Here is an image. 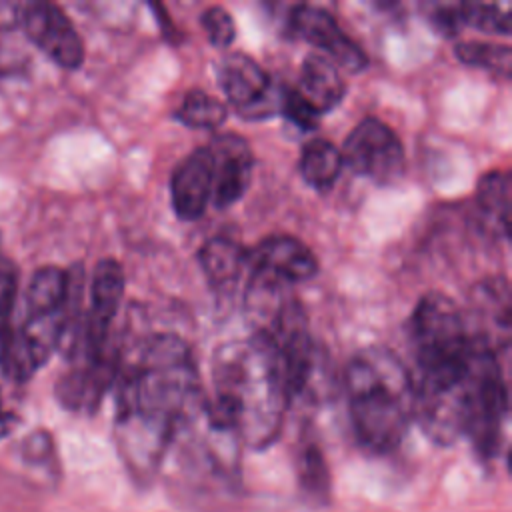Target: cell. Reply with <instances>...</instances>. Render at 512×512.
I'll list each match as a JSON object with an SVG mask.
<instances>
[{
	"label": "cell",
	"instance_id": "484cf974",
	"mask_svg": "<svg viewBox=\"0 0 512 512\" xmlns=\"http://www.w3.org/2000/svg\"><path fill=\"white\" fill-rule=\"evenodd\" d=\"M22 460L30 466L52 470L54 468V444H52L50 434H46L44 430L32 432L22 442Z\"/></svg>",
	"mask_w": 512,
	"mask_h": 512
},
{
	"label": "cell",
	"instance_id": "3957f363",
	"mask_svg": "<svg viewBox=\"0 0 512 512\" xmlns=\"http://www.w3.org/2000/svg\"><path fill=\"white\" fill-rule=\"evenodd\" d=\"M356 438L372 452L394 450L414 420V376L386 346L358 350L344 372Z\"/></svg>",
	"mask_w": 512,
	"mask_h": 512
},
{
	"label": "cell",
	"instance_id": "d4e9b609",
	"mask_svg": "<svg viewBox=\"0 0 512 512\" xmlns=\"http://www.w3.org/2000/svg\"><path fill=\"white\" fill-rule=\"evenodd\" d=\"M200 24L216 48H228L236 38V24L232 14L222 6H210L202 12Z\"/></svg>",
	"mask_w": 512,
	"mask_h": 512
},
{
	"label": "cell",
	"instance_id": "ffe728a7",
	"mask_svg": "<svg viewBox=\"0 0 512 512\" xmlns=\"http://www.w3.org/2000/svg\"><path fill=\"white\" fill-rule=\"evenodd\" d=\"M296 474L304 494L320 504L330 500V470L322 448L312 438H302L296 454Z\"/></svg>",
	"mask_w": 512,
	"mask_h": 512
},
{
	"label": "cell",
	"instance_id": "4316f807",
	"mask_svg": "<svg viewBox=\"0 0 512 512\" xmlns=\"http://www.w3.org/2000/svg\"><path fill=\"white\" fill-rule=\"evenodd\" d=\"M426 18L434 26V30H438L444 36H456L458 30L462 28L460 20H458L456 4H446V2L428 4L426 6Z\"/></svg>",
	"mask_w": 512,
	"mask_h": 512
},
{
	"label": "cell",
	"instance_id": "277c9868",
	"mask_svg": "<svg viewBox=\"0 0 512 512\" xmlns=\"http://www.w3.org/2000/svg\"><path fill=\"white\" fill-rule=\"evenodd\" d=\"M410 344L418 370L466 354L472 340L458 304L442 292L424 294L410 316Z\"/></svg>",
	"mask_w": 512,
	"mask_h": 512
},
{
	"label": "cell",
	"instance_id": "f546056e",
	"mask_svg": "<svg viewBox=\"0 0 512 512\" xmlns=\"http://www.w3.org/2000/svg\"><path fill=\"white\" fill-rule=\"evenodd\" d=\"M8 422H10V414L6 412L4 404H2V392H0V426L8 428Z\"/></svg>",
	"mask_w": 512,
	"mask_h": 512
},
{
	"label": "cell",
	"instance_id": "8fae6325",
	"mask_svg": "<svg viewBox=\"0 0 512 512\" xmlns=\"http://www.w3.org/2000/svg\"><path fill=\"white\" fill-rule=\"evenodd\" d=\"M288 26L292 34L318 48L338 70L358 74L368 66V56L336 22V18L314 4H296L290 8Z\"/></svg>",
	"mask_w": 512,
	"mask_h": 512
},
{
	"label": "cell",
	"instance_id": "d6986e66",
	"mask_svg": "<svg viewBox=\"0 0 512 512\" xmlns=\"http://www.w3.org/2000/svg\"><path fill=\"white\" fill-rule=\"evenodd\" d=\"M342 166V154L330 140L314 138L302 146L300 174L316 192H328L336 184Z\"/></svg>",
	"mask_w": 512,
	"mask_h": 512
},
{
	"label": "cell",
	"instance_id": "6da1fadb",
	"mask_svg": "<svg viewBox=\"0 0 512 512\" xmlns=\"http://www.w3.org/2000/svg\"><path fill=\"white\" fill-rule=\"evenodd\" d=\"M118 442L130 470L152 476L204 400L192 348L176 334L144 338L116 380Z\"/></svg>",
	"mask_w": 512,
	"mask_h": 512
},
{
	"label": "cell",
	"instance_id": "83f0119b",
	"mask_svg": "<svg viewBox=\"0 0 512 512\" xmlns=\"http://www.w3.org/2000/svg\"><path fill=\"white\" fill-rule=\"evenodd\" d=\"M16 290H18L16 272L10 268L6 260H0V314L12 300H16Z\"/></svg>",
	"mask_w": 512,
	"mask_h": 512
},
{
	"label": "cell",
	"instance_id": "30bf717a",
	"mask_svg": "<svg viewBox=\"0 0 512 512\" xmlns=\"http://www.w3.org/2000/svg\"><path fill=\"white\" fill-rule=\"evenodd\" d=\"M124 286L126 278L120 262L114 258H102L92 274L90 310L82 324L80 344L72 356L74 360L96 356L108 346L112 340L110 328L124 298Z\"/></svg>",
	"mask_w": 512,
	"mask_h": 512
},
{
	"label": "cell",
	"instance_id": "2e32d148",
	"mask_svg": "<svg viewBox=\"0 0 512 512\" xmlns=\"http://www.w3.org/2000/svg\"><path fill=\"white\" fill-rule=\"evenodd\" d=\"M198 264L212 290L230 294L246 268V250L232 238L214 236L198 250Z\"/></svg>",
	"mask_w": 512,
	"mask_h": 512
},
{
	"label": "cell",
	"instance_id": "7a4b0ae2",
	"mask_svg": "<svg viewBox=\"0 0 512 512\" xmlns=\"http://www.w3.org/2000/svg\"><path fill=\"white\" fill-rule=\"evenodd\" d=\"M290 406L276 346L262 332L232 340L214 352L212 396L200 406L202 418L232 434L240 444H272Z\"/></svg>",
	"mask_w": 512,
	"mask_h": 512
},
{
	"label": "cell",
	"instance_id": "603a6c76",
	"mask_svg": "<svg viewBox=\"0 0 512 512\" xmlns=\"http://www.w3.org/2000/svg\"><path fill=\"white\" fill-rule=\"evenodd\" d=\"M456 8L460 26L502 36H510L512 32V14L508 8L490 2H458Z\"/></svg>",
	"mask_w": 512,
	"mask_h": 512
},
{
	"label": "cell",
	"instance_id": "4fadbf2b",
	"mask_svg": "<svg viewBox=\"0 0 512 512\" xmlns=\"http://www.w3.org/2000/svg\"><path fill=\"white\" fill-rule=\"evenodd\" d=\"M212 154V196L218 210L236 204L248 190L254 174V154L240 134L222 132L206 144Z\"/></svg>",
	"mask_w": 512,
	"mask_h": 512
},
{
	"label": "cell",
	"instance_id": "8992f818",
	"mask_svg": "<svg viewBox=\"0 0 512 512\" xmlns=\"http://www.w3.org/2000/svg\"><path fill=\"white\" fill-rule=\"evenodd\" d=\"M508 416V388L500 360L488 358L478 376L464 436L470 438L482 460H492L500 452L502 432Z\"/></svg>",
	"mask_w": 512,
	"mask_h": 512
},
{
	"label": "cell",
	"instance_id": "cb8c5ba5",
	"mask_svg": "<svg viewBox=\"0 0 512 512\" xmlns=\"http://www.w3.org/2000/svg\"><path fill=\"white\" fill-rule=\"evenodd\" d=\"M278 112L298 130H314L320 122V112L296 90V86H282L278 98Z\"/></svg>",
	"mask_w": 512,
	"mask_h": 512
},
{
	"label": "cell",
	"instance_id": "7c38bea8",
	"mask_svg": "<svg viewBox=\"0 0 512 512\" xmlns=\"http://www.w3.org/2000/svg\"><path fill=\"white\" fill-rule=\"evenodd\" d=\"M28 38L58 66L76 70L84 62V42L64 10L52 2H28L22 8Z\"/></svg>",
	"mask_w": 512,
	"mask_h": 512
},
{
	"label": "cell",
	"instance_id": "7402d4cb",
	"mask_svg": "<svg viewBox=\"0 0 512 512\" xmlns=\"http://www.w3.org/2000/svg\"><path fill=\"white\" fill-rule=\"evenodd\" d=\"M174 116L188 128H218L228 118V108L208 92L194 88L184 96Z\"/></svg>",
	"mask_w": 512,
	"mask_h": 512
},
{
	"label": "cell",
	"instance_id": "9c48e42d",
	"mask_svg": "<svg viewBox=\"0 0 512 512\" xmlns=\"http://www.w3.org/2000/svg\"><path fill=\"white\" fill-rule=\"evenodd\" d=\"M462 316L472 342L496 356L504 354L510 344L512 320V300L506 278L492 276L478 282L468 294V310H462Z\"/></svg>",
	"mask_w": 512,
	"mask_h": 512
},
{
	"label": "cell",
	"instance_id": "e0dca14e",
	"mask_svg": "<svg viewBox=\"0 0 512 512\" xmlns=\"http://www.w3.org/2000/svg\"><path fill=\"white\" fill-rule=\"evenodd\" d=\"M476 208L482 224L496 240L510 238V176L502 170L484 174L476 188Z\"/></svg>",
	"mask_w": 512,
	"mask_h": 512
},
{
	"label": "cell",
	"instance_id": "f1b7e54d",
	"mask_svg": "<svg viewBox=\"0 0 512 512\" xmlns=\"http://www.w3.org/2000/svg\"><path fill=\"white\" fill-rule=\"evenodd\" d=\"M24 4L0 2V28H14L22 20Z\"/></svg>",
	"mask_w": 512,
	"mask_h": 512
},
{
	"label": "cell",
	"instance_id": "52a82bcc",
	"mask_svg": "<svg viewBox=\"0 0 512 512\" xmlns=\"http://www.w3.org/2000/svg\"><path fill=\"white\" fill-rule=\"evenodd\" d=\"M218 84L242 118L260 120L278 112L280 88L268 72L244 52H226L216 66Z\"/></svg>",
	"mask_w": 512,
	"mask_h": 512
},
{
	"label": "cell",
	"instance_id": "9a60e30c",
	"mask_svg": "<svg viewBox=\"0 0 512 512\" xmlns=\"http://www.w3.org/2000/svg\"><path fill=\"white\" fill-rule=\"evenodd\" d=\"M296 90L320 112H328L338 106L346 94V82L336 68L320 52H310L300 66V82Z\"/></svg>",
	"mask_w": 512,
	"mask_h": 512
},
{
	"label": "cell",
	"instance_id": "5bb4252c",
	"mask_svg": "<svg viewBox=\"0 0 512 512\" xmlns=\"http://www.w3.org/2000/svg\"><path fill=\"white\" fill-rule=\"evenodd\" d=\"M172 208L180 220H198L212 196V154L208 146L192 150L172 172Z\"/></svg>",
	"mask_w": 512,
	"mask_h": 512
},
{
	"label": "cell",
	"instance_id": "44dd1931",
	"mask_svg": "<svg viewBox=\"0 0 512 512\" xmlns=\"http://www.w3.org/2000/svg\"><path fill=\"white\" fill-rule=\"evenodd\" d=\"M456 58L466 66L488 70L496 76L510 78L512 72V50L506 44H492L480 40L458 42L454 48Z\"/></svg>",
	"mask_w": 512,
	"mask_h": 512
},
{
	"label": "cell",
	"instance_id": "ac0fdd59",
	"mask_svg": "<svg viewBox=\"0 0 512 512\" xmlns=\"http://www.w3.org/2000/svg\"><path fill=\"white\" fill-rule=\"evenodd\" d=\"M66 292H68V270H62L58 266L38 268L24 294V314L28 316L64 314Z\"/></svg>",
	"mask_w": 512,
	"mask_h": 512
},
{
	"label": "cell",
	"instance_id": "ba28073f",
	"mask_svg": "<svg viewBox=\"0 0 512 512\" xmlns=\"http://www.w3.org/2000/svg\"><path fill=\"white\" fill-rule=\"evenodd\" d=\"M246 268L250 284L286 288L314 278L318 274V260L298 238L278 234L246 250Z\"/></svg>",
	"mask_w": 512,
	"mask_h": 512
},
{
	"label": "cell",
	"instance_id": "5b68a950",
	"mask_svg": "<svg viewBox=\"0 0 512 512\" xmlns=\"http://www.w3.org/2000/svg\"><path fill=\"white\" fill-rule=\"evenodd\" d=\"M340 154L344 166L376 184H394L404 176L402 142L388 124L374 116H366L356 124Z\"/></svg>",
	"mask_w": 512,
	"mask_h": 512
}]
</instances>
